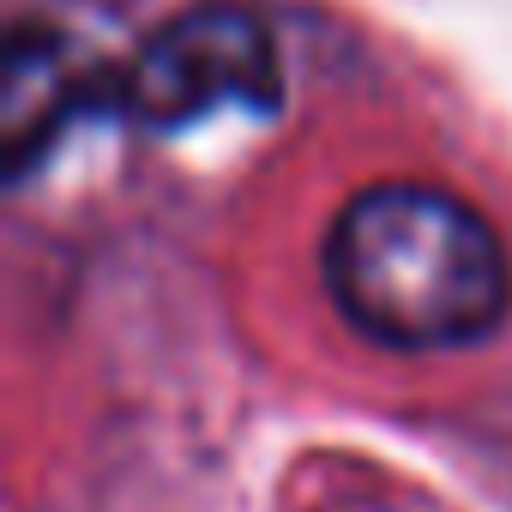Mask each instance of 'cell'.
I'll return each mask as SVG.
<instances>
[{"label":"cell","mask_w":512,"mask_h":512,"mask_svg":"<svg viewBox=\"0 0 512 512\" xmlns=\"http://www.w3.org/2000/svg\"><path fill=\"white\" fill-rule=\"evenodd\" d=\"M326 290L338 314L410 356L482 344L512 302V266L494 223L446 187H362L326 235Z\"/></svg>","instance_id":"obj_1"},{"label":"cell","mask_w":512,"mask_h":512,"mask_svg":"<svg viewBox=\"0 0 512 512\" xmlns=\"http://www.w3.org/2000/svg\"><path fill=\"white\" fill-rule=\"evenodd\" d=\"M284 73L260 13L235 0H199L175 13L115 79L121 115L145 127H187L211 109H278Z\"/></svg>","instance_id":"obj_2"},{"label":"cell","mask_w":512,"mask_h":512,"mask_svg":"<svg viewBox=\"0 0 512 512\" xmlns=\"http://www.w3.org/2000/svg\"><path fill=\"white\" fill-rule=\"evenodd\" d=\"M79 109V67L61 55L55 37L19 31L7 49V97H0V121H7V163L13 175L31 169L37 151L61 133V121Z\"/></svg>","instance_id":"obj_3"}]
</instances>
